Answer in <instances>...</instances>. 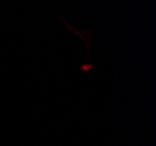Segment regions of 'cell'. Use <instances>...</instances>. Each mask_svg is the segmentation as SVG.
<instances>
[{
    "label": "cell",
    "mask_w": 156,
    "mask_h": 146,
    "mask_svg": "<svg viewBox=\"0 0 156 146\" xmlns=\"http://www.w3.org/2000/svg\"><path fill=\"white\" fill-rule=\"evenodd\" d=\"M92 69H93V64H83L80 67V70L83 73H89V71H91Z\"/></svg>",
    "instance_id": "cell-2"
},
{
    "label": "cell",
    "mask_w": 156,
    "mask_h": 146,
    "mask_svg": "<svg viewBox=\"0 0 156 146\" xmlns=\"http://www.w3.org/2000/svg\"><path fill=\"white\" fill-rule=\"evenodd\" d=\"M58 19L63 22V25H64L65 27H68V28L70 29V32H72L73 34H76L78 38H80L82 40L84 41L86 50H87V54H89V56H91V35H92V32H93V28H90V29H87V31H78V29L70 26V25H69L64 19H62L61 16H58Z\"/></svg>",
    "instance_id": "cell-1"
}]
</instances>
